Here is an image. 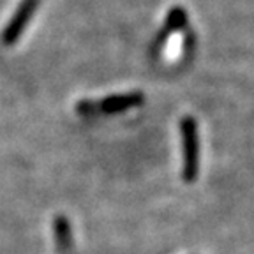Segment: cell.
I'll return each instance as SVG.
<instances>
[{"instance_id": "cell-4", "label": "cell", "mask_w": 254, "mask_h": 254, "mask_svg": "<svg viewBox=\"0 0 254 254\" xmlns=\"http://www.w3.org/2000/svg\"><path fill=\"white\" fill-rule=\"evenodd\" d=\"M143 103V94L139 92H131V94H119V95H110L104 101L97 103L99 106V113H120V111L131 110Z\"/></svg>"}, {"instance_id": "cell-5", "label": "cell", "mask_w": 254, "mask_h": 254, "mask_svg": "<svg viewBox=\"0 0 254 254\" xmlns=\"http://www.w3.org/2000/svg\"><path fill=\"white\" fill-rule=\"evenodd\" d=\"M53 233H55V246L59 254H69L72 249V230L67 217L57 215L53 219Z\"/></svg>"}, {"instance_id": "cell-3", "label": "cell", "mask_w": 254, "mask_h": 254, "mask_svg": "<svg viewBox=\"0 0 254 254\" xmlns=\"http://www.w3.org/2000/svg\"><path fill=\"white\" fill-rule=\"evenodd\" d=\"M187 25V12L184 7H173L168 11V16H166V21H164V27L163 30L159 32V36L155 37L154 41V52L159 53L161 52V48L164 46V43H166L168 37L173 34V32L180 30V28H184Z\"/></svg>"}, {"instance_id": "cell-2", "label": "cell", "mask_w": 254, "mask_h": 254, "mask_svg": "<svg viewBox=\"0 0 254 254\" xmlns=\"http://www.w3.org/2000/svg\"><path fill=\"white\" fill-rule=\"evenodd\" d=\"M37 5H39V0H21L20 7L16 9L14 16H12L11 21L7 23L5 30L2 32V43L11 46V44H14L16 41L20 39L27 23L32 20V16L36 12Z\"/></svg>"}, {"instance_id": "cell-1", "label": "cell", "mask_w": 254, "mask_h": 254, "mask_svg": "<svg viewBox=\"0 0 254 254\" xmlns=\"http://www.w3.org/2000/svg\"><path fill=\"white\" fill-rule=\"evenodd\" d=\"M180 134H182V179L187 184L194 182L199 173V132L198 124L192 117H184L180 120Z\"/></svg>"}, {"instance_id": "cell-6", "label": "cell", "mask_w": 254, "mask_h": 254, "mask_svg": "<svg viewBox=\"0 0 254 254\" xmlns=\"http://www.w3.org/2000/svg\"><path fill=\"white\" fill-rule=\"evenodd\" d=\"M76 111L83 117H94V115H99V106L94 101H79L76 104Z\"/></svg>"}]
</instances>
